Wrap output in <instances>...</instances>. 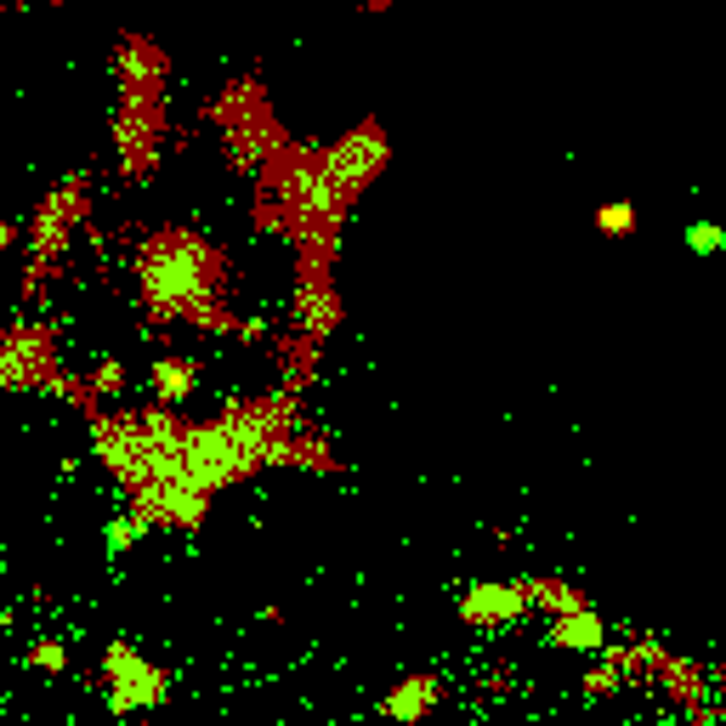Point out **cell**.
Listing matches in <instances>:
<instances>
[{
  "instance_id": "cell-1",
  "label": "cell",
  "mask_w": 726,
  "mask_h": 726,
  "mask_svg": "<svg viewBox=\"0 0 726 726\" xmlns=\"http://www.w3.org/2000/svg\"><path fill=\"white\" fill-rule=\"evenodd\" d=\"M386 154H392V148H386V137H381V125H374V119H364L341 148H330V160H323V182H330L341 211L386 170Z\"/></svg>"
},
{
  "instance_id": "cell-2",
  "label": "cell",
  "mask_w": 726,
  "mask_h": 726,
  "mask_svg": "<svg viewBox=\"0 0 726 726\" xmlns=\"http://www.w3.org/2000/svg\"><path fill=\"white\" fill-rule=\"evenodd\" d=\"M455 619L466 624V631H511V624L528 619V602H522L517 579H483L455 602Z\"/></svg>"
},
{
  "instance_id": "cell-3",
  "label": "cell",
  "mask_w": 726,
  "mask_h": 726,
  "mask_svg": "<svg viewBox=\"0 0 726 726\" xmlns=\"http://www.w3.org/2000/svg\"><path fill=\"white\" fill-rule=\"evenodd\" d=\"M653 687H664L670 704H682L687 715H704L710 710V670H698V659H682L664 647V659L653 670Z\"/></svg>"
},
{
  "instance_id": "cell-4",
  "label": "cell",
  "mask_w": 726,
  "mask_h": 726,
  "mask_svg": "<svg viewBox=\"0 0 726 726\" xmlns=\"http://www.w3.org/2000/svg\"><path fill=\"white\" fill-rule=\"evenodd\" d=\"M522 602H528V613H550V619H562V613H579V608H590V596L573 585V579H562V573H522Z\"/></svg>"
},
{
  "instance_id": "cell-5",
  "label": "cell",
  "mask_w": 726,
  "mask_h": 726,
  "mask_svg": "<svg viewBox=\"0 0 726 726\" xmlns=\"http://www.w3.org/2000/svg\"><path fill=\"white\" fill-rule=\"evenodd\" d=\"M545 641L562 647V653H602V647H608V624H602V613H596V608H579V613L550 619Z\"/></svg>"
},
{
  "instance_id": "cell-6",
  "label": "cell",
  "mask_w": 726,
  "mask_h": 726,
  "mask_svg": "<svg viewBox=\"0 0 726 726\" xmlns=\"http://www.w3.org/2000/svg\"><path fill=\"white\" fill-rule=\"evenodd\" d=\"M443 698V682L437 675H409V682H397L392 692H386V721H397V726H420L425 715H432V704Z\"/></svg>"
},
{
  "instance_id": "cell-7",
  "label": "cell",
  "mask_w": 726,
  "mask_h": 726,
  "mask_svg": "<svg viewBox=\"0 0 726 726\" xmlns=\"http://www.w3.org/2000/svg\"><path fill=\"white\" fill-rule=\"evenodd\" d=\"M596 233H608V239H631L636 233V205L631 199H613V205H596Z\"/></svg>"
},
{
  "instance_id": "cell-8",
  "label": "cell",
  "mask_w": 726,
  "mask_h": 726,
  "mask_svg": "<svg viewBox=\"0 0 726 726\" xmlns=\"http://www.w3.org/2000/svg\"><path fill=\"white\" fill-rule=\"evenodd\" d=\"M619 687H624V675H619V670H613L602 653H596V664L579 675V692H585V698H613Z\"/></svg>"
},
{
  "instance_id": "cell-9",
  "label": "cell",
  "mask_w": 726,
  "mask_h": 726,
  "mask_svg": "<svg viewBox=\"0 0 726 726\" xmlns=\"http://www.w3.org/2000/svg\"><path fill=\"white\" fill-rule=\"evenodd\" d=\"M687 250H692V256H715V250H726V228H715V221H692V228H687Z\"/></svg>"
},
{
  "instance_id": "cell-10",
  "label": "cell",
  "mask_w": 726,
  "mask_h": 726,
  "mask_svg": "<svg viewBox=\"0 0 726 726\" xmlns=\"http://www.w3.org/2000/svg\"><path fill=\"white\" fill-rule=\"evenodd\" d=\"M511 687H517L511 670H488V675H483V692H511Z\"/></svg>"
},
{
  "instance_id": "cell-11",
  "label": "cell",
  "mask_w": 726,
  "mask_h": 726,
  "mask_svg": "<svg viewBox=\"0 0 726 726\" xmlns=\"http://www.w3.org/2000/svg\"><path fill=\"white\" fill-rule=\"evenodd\" d=\"M687 726H726V715H715V710H704V715H692Z\"/></svg>"
},
{
  "instance_id": "cell-12",
  "label": "cell",
  "mask_w": 726,
  "mask_h": 726,
  "mask_svg": "<svg viewBox=\"0 0 726 726\" xmlns=\"http://www.w3.org/2000/svg\"><path fill=\"white\" fill-rule=\"evenodd\" d=\"M710 687H721V692H726V659L715 664V675H710Z\"/></svg>"
}]
</instances>
